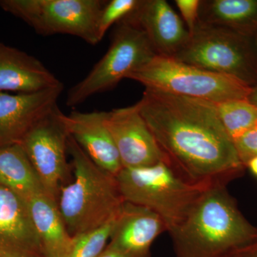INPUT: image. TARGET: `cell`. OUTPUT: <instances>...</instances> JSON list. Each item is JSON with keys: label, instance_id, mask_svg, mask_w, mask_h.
<instances>
[{"label": "cell", "instance_id": "1", "mask_svg": "<svg viewBox=\"0 0 257 257\" xmlns=\"http://www.w3.org/2000/svg\"><path fill=\"white\" fill-rule=\"evenodd\" d=\"M137 104L169 163L191 183L226 185L244 169L213 102L145 89Z\"/></svg>", "mask_w": 257, "mask_h": 257}, {"label": "cell", "instance_id": "2", "mask_svg": "<svg viewBox=\"0 0 257 257\" xmlns=\"http://www.w3.org/2000/svg\"><path fill=\"white\" fill-rule=\"evenodd\" d=\"M176 257H225L257 241L224 184L204 189L185 219L170 231Z\"/></svg>", "mask_w": 257, "mask_h": 257}, {"label": "cell", "instance_id": "3", "mask_svg": "<svg viewBox=\"0 0 257 257\" xmlns=\"http://www.w3.org/2000/svg\"><path fill=\"white\" fill-rule=\"evenodd\" d=\"M73 182L61 189L57 205L72 237L101 227L117 215L124 202L116 176L94 163L69 135Z\"/></svg>", "mask_w": 257, "mask_h": 257}, {"label": "cell", "instance_id": "4", "mask_svg": "<svg viewBox=\"0 0 257 257\" xmlns=\"http://www.w3.org/2000/svg\"><path fill=\"white\" fill-rule=\"evenodd\" d=\"M116 179L125 202L155 211L168 232L185 219L208 187L191 183L167 161L148 167L122 168Z\"/></svg>", "mask_w": 257, "mask_h": 257}, {"label": "cell", "instance_id": "5", "mask_svg": "<svg viewBox=\"0 0 257 257\" xmlns=\"http://www.w3.org/2000/svg\"><path fill=\"white\" fill-rule=\"evenodd\" d=\"M175 95L211 102L247 99L251 87L239 79L184 63L174 57L155 55L127 78Z\"/></svg>", "mask_w": 257, "mask_h": 257}, {"label": "cell", "instance_id": "6", "mask_svg": "<svg viewBox=\"0 0 257 257\" xmlns=\"http://www.w3.org/2000/svg\"><path fill=\"white\" fill-rule=\"evenodd\" d=\"M174 58L214 73L257 85V70L248 37L232 30L199 22Z\"/></svg>", "mask_w": 257, "mask_h": 257}, {"label": "cell", "instance_id": "7", "mask_svg": "<svg viewBox=\"0 0 257 257\" xmlns=\"http://www.w3.org/2000/svg\"><path fill=\"white\" fill-rule=\"evenodd\" d=\"M155 55L145 32L124 19L118 23L105 55L84 79L69 89L66 104L74 106L94 94L112 89Z\"/></svg>", "mask_w": 257, "mask_h": 257}, {"label": "cell", "instance_id": "8", "mask_svg": "<svg viewBox=\"0 0 257 257\" xmlns=\"http://www.w3.org/2000/svg\"><path fill=\"white\" fill-rule=\"evenodd\" d=\"M106 1L101 0H0V8L21 19L40 35H69L99 43L96 25Z\"/></svg>", "mask_w": 257, "mask_h": 257}, {"label": "cell", "instance_id": "9", "mask_svg": "<svg viewBox=\"0 0 257 257\" xmlns=\"http://www.w3.org/2000/svg\"><path fill=\"white\" fill-rule=\"evenodd\" d=\"M63 114L56 106L28 132L20 143L47 194L57 202L69 170L67 160L69 135L64 125Z\"/></svg>", "mask_w": 257, "mask_h": 257}, {"label": "cell", "instance_id": "10", "mask_svg": "<svg viewBox=\"0 0 257 257\" xmlns=\"http://www.w3.org/2000/svg\"><path fill=\"white\" fill-rule=\"evenodd\" d=\"M105 124L114 140L122 168H138L168 162L138 104L106 111Z\"/></svg>", "mask_w": 257, "mask_h": 257}, {"label": "cell", "instance_id": "11", "mask_svg": "<svg viewBox=\"0 0 257 257\" xmlns=\"http://www.w3.org/2000/svg\"><path fill=\"white\" fill-rule=\"evenodd\" d=\"M63 89L61 83L36 92H0V146L21 143L28 132L57 105Z\"/></svg>", "mask_w": 257, "mask_h": 257}, {"label": "cell", "instance_id": "12", "mask_svg": "<svg viewBox=\"0 0 257 257\" xmlns=\"http://www.w3.org/2000/svg\"><path fill=\"white\" fill-rule=\"evenodd\" d=\"M0 257H45L28 202L1 184Z\"/></svg>", "mask_w": 257, "mask_h": 257}, {"label": "cell", "instance_id": "13", "mask_svg": "<svg viewBox=\"0 0 257 257\" xmlns=\"http://www.w3.org/2000/svg\"><path fill=\"white\" fill-rule=\"evenodd\" d=\"M126 19L145 32L157 55L173 57L189 38L184 22L165 0H140Z\"/></svg>", "mask_w": 257, "mask_h": 257}, {"label": "cell", "instance_id": "14", "mask_svg": "<svg viewBox=\"0 0 257 257\" xmlns=\"http://www.w3.org/2000/svg\"><path fill=\"white\" fill-rule=\"evenodd\" d=\"M165 231V222L155 211L124 201L115 218L109 246L125 257H151L152 243Z\"/></svg>", "mask_w": 257, "mask_h": 257}, {"label": "cell", "instance_id": "15", "mask_svg": "<svg viewBox=\"0 0 257 257\" xmlns=\"http://www.w3.org/2000/svg\"><path fill=\"white\" fill-rule=\"evenodd\" d=\"M106 111L81 112L73 111L63 114L67 133L103 170L116 176L122 169L121 161L105 124Z\"/></svg>", "mask_w": 257, "mask_h": 257}, {"label": "cell", "instance_id": "16", "mask_svg": "<svg viewBox=\"0 0 257 257\" xmlns=\"http://www.w3.org/2000/svg\"><path fill=\"white\" fill-rule=\"evenodd\" d=\"M61 83L33 56L0 42V92H36Z\"/></svg>", "mask_w": 257, "mask_h": 257}, {"label": "cell", "instance_id": "17", "mask_svg": "<svg viewBox=\"0 0 257 257\" xmlns=\"http://www.w3.org/2000/svg\"><path fill=\"white\" fill-rule=\"evenodd\" d=\"M32 221L45 257H67L73 245L57 202L47 194L28 201Z\"/></svg>", "mask_w": 257, "mask_h": 257}, {"label": "cell", "instance_id": "18", "mask_svg": "<svg viewBox=\"0 0 257 257\" xmlns=\"http://www.w3.org/2000/svg\"><path fill=\"white\" fill-rule=\"evenodd\" d=\"M0 184L27 202L47 194L21 144L0 146Z\"/></svg>", "mask_w": 257, "mask_h": 257}, {"label": "cell", "instance_id": "19", "mask_svg": "<svg viewBox=\"0 0 257 257\" xmlns=\"http://www.w3.org/2000/svg\"><path fill=\"white\" fill-rule=\"evenodd\" d=\"M199 22L249 37L257 30V0H202Z\"/></svg>", "mask_w": 257, "mask_h": 257}, {"label": "cell", "instance_id": "20", "mask_svg": "<svg viewBox=\"0 0 257 257\" xmlns=\"http://www.w3.org/2000/svg\"><path fill=\"white\" fill-rule=\"evenodd\" d=\"M221 124L233 142L257 122V107L247 99L213 102Z\"/></svg>", "mask_w": 257, "mask_h": 257}, {"label": "cell", "instance_id": "21", "mask_svg": "<svg viewBox=\"0 0 257 257\" xmlns=\"http://www.w3.org/2000/svg\"><path fill=\"white\" fill-rule=\"evenodd\" d=\"M116 216L101 227L74 237L73 245L67 257L99 256L106 248V243L110 238Z\"/></svg>", "mask_w": 257, "mask_h": 257}, {"label": "cell", "instance_id": "22", "mask_svg": "<svg viewBox=\"0 0 257 257\" xmlns=\"http://www.w3.org/2000/svg\"><path fill=\"white\" fill-rule=\"evenodd\" d=\"M140 0H111L106 2L96 25L98 42H100L109 28L115 23H119L133 13Z\"/></svg>", "mask_w": 257, "mask_h": 257}, {"label": "cell", "instance_id": "23", "mask_svg": "<svg viewBox=\"0 0 257 257\" xmlns=\"http://www.w3.org/2000/svg\"><path fill=\"white\" fill-rule=\"evenodd\" d=\"M238 155L244 167L248 160L257 157V128L253 127L234 141Z\"/></svg>", "mask_w": 257, "mask_h": 257}, {"label": "cell", "instance_id": "24", "mask_svg": "<svg viewBox=\"0 0 257 257\" xmlns=\"http://www.w3.org/2000/svg\"><path fill=\"white\" fill-rule=\"evenodd\" d=\"M176 5L180 12L186 28L192 32L199 22L201 1L199 0H176Z\"/></svg>", "mask_w": 257, "mask_h": 257}, {"label": "cell", "instance_id": "25", "mask_svg": "<svg viewBox=\"0 0 257 257\" xmlns=\"http://www.w3.org/2000/svg\"><path fill=\"white\" fill-rule=\"evenodd\" d=\"M225 257H257V241L233 251Z\"/></svg>", "mask_w": 257, "mask_h": 257}, {"label": "cell", "instance_id": "26", "mask_svg": "<svg viewBox=\"0 0 257 257\" xmlns=\"http://www.w3.org/2000/svg\"><path fill=\"white\" fill-rule=\"evenodd\" d=\"M248 37L250 48L253 56V62L257 70V30Z\"/></svg>", "mask_w": 257, "mask_h": 257}, {"label": "cell", "instance_id": "27", "mask_svg": "<svg viewBox=\"0 0 257 257\" xmlns=\"http://www.w3.org/2000/svg\"><path fill=\"white\" fill-rule=\"evenodd\" d=\"M97 257H125L118 250L115 249L114 248L111 247V246H106L104 248V251H102Z\"/></svg>", "mask_w": 257, "mask_h": 257}, {"label": "cell", "instance_id": "28", "mask_svg": "<svg viewBox=\"0 0 257 257\" xmlns=\"http://www.w3.org/2000/svg\"><path fill=\"white\" fill-rule=\"evenodd\" d=\"M246 167L249 169L251 173L257 177V157H253L248 161L246 164Z\"/></svg>", "mask_w": 257, "mask_h": 257}, {"label": "cell", "instance_id": "29", "mask_svg": "<svg viewBox=\"0 0 257 257\" xmlns=\"http://www.w3.org/2000/svg\"><path fill=\"white\" fill-rule=\"evenodd\" d=\"M247 99L257 107V85L251 87Z\"/></svg>", "mask_w": 257, "mask_h": 257}]
</instances>
